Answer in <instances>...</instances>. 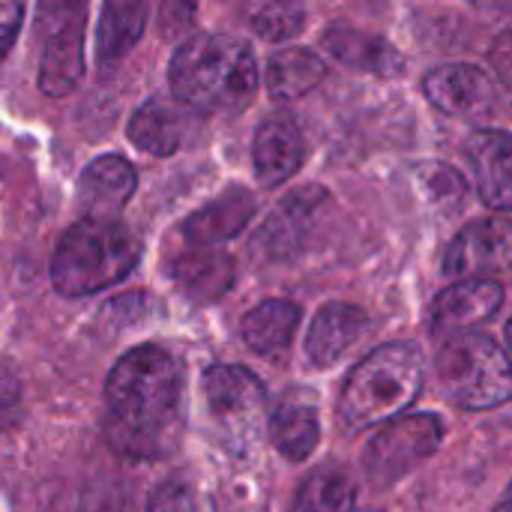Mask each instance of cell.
<instances>
[{"mask_svg": "<svg viewBox=\"0 0 512 512\" xmlns=\"http://www.w3.org/2000/svg\"><path fill=\"white\" fill-rule=\"evenodd\" d=\"M186 396L177 360L159 345L123 354L105 381L102 435L108 447L132 462L171 456L183 441Z\"/></svg>", "mask_w": 512, "mask_h": 512, "instance_id": "1", "label": "cell"}, {"mask_svg": "<svg viewBox=\"0 0 512 512\" xmlns=\"http://www.w3.org/2000/svg\"><path fill=\"white\" fill-rule=\"evenodd\" d=\"M171 93L198 114H240L258 90L249 45L228 33H198L171 57Z\"/></svg>", "mask_w": 512, "mask_h": 512, "instance_id": "2", "label": "cell"}, {"mask_svg": "<svg viewBox=\"0 0 512 512\" xmlns=\"http://www.w3.org/2000/svg\"><path fill=\"white\" fill-rule=\"evenodd\" d=\"M426 381V357L411 342L375 348L345 381L339 396V423L348 432H366L399 417L417 402Z\"/></svg>", "mask_w": 512, "mask_h": 512, "instance_id": "3", "label": "cell"}, {"mask_svg": "<svg viewBox=\"0 0 512 512\" xmlns=\"http://www.w3.org/2000/svg\"><path fill=\"white\" fill-rule=\"evenodd\" d=\"M141 258V243L117 219H78L57 243L51 282L63 297H90L123 282Z\"/></svg>", "mask_w": 512, "mask_h": 512, "instance_id": "4", "label": "cell"}, {"mask_svg": "<svg viewBox=\"0 0 512 512\" xmlns=\"http://www.w3.org/2000/svg\"><path fill=\"white\" fill-rule=\"evenodd\" d=\"M435 366L447 396L465 411H492L510 399V357L486 333H462L444 339Z\"/></svg>", "mask_w": 512, "mask_h": 512, "instance_id": "5", "label": "cell"}, {"mask_svg": "<svg viewBox=\"0 0 512 512\" xmlns=\"http://www.w3.org/2000/svg\"><path fill=\"white\" fill-rule=\"evenodd\" d=\"M204 399L219 444L234 456H249L270 417L264 384L243 366H213L204 375Z\"/></svg>", "mask_w": 512, "mask_h": 512, "instance_id": "6", "label": "cell"}, {"mask_svg": "<svg viewBox=\"0 0 512 512\" xmlns=\"http://www.w3.org/2000/svg\"><path fill=\"white\" fill-rule=\"evenodd\" d=\"M444 423L435 414H399L363 450V471L375 489H390L438 453Z\"/></svg>", "mask_w": 512, "mask_h": 512, "instance_id": "7", "label": "cell"}, {"mask_svg": "<svg viewBox=\"0 0 512 512\" xmlns=\"http://www.w3.org/2000/svg\"><path fill=\"white\" fill-rule=\"evenodd\" d=\"M36 30L42 36L39 90L69 96L84 75V0H36Z\"/></svg>", "mask_w": 512, "mask_h": 512, "instance_id": "8", "label": "cell"}, {"mask_svg": "<svg viewBox=\"0 0 512 512\" xmlns=\"http://www.w3.org/2000/svg\"><path fill=\"white\" fill-rule=\"evenodd\" d=\"M504 306V285L495 279H462L432 306V336L453 339L489 324Z\"/></svg>", "mask_w": 512, "mask_h": 512, "instance_id": "9", "label": "cell"}, {"mask_svg": "<svg viewBox=\"0 0 512 512\" xmlns=\"http://www.w3.org/2000/svg\"><path fill=\"white\" fill-rule=\"evenodd\" d=\"M423 90L435 108L453 117H483L498 102L492 75L474 63H447L426 75Z\"/></svg>", "mask_w": 512, "mask_h": 512, "instance_id": "10", "label": "cell"}, {"mask_svg": "<svg viewBox=\"0 0 512 512\" xmlns=\"http://www.w3.org/2000/svg\"><path fill=\"white\" fill-rule=\"evenodd\" d=\"M510 264V231L498 219L471 222L456 234L444 255V273L453 279H489Z\"/></svg>", "mask_w": 512, "mask_h": 512, "instance_id": "11", "label": "cell"}, {"mask_svg": "<svg viewBox=\"0 0 512 512\" xmlns=\"http://www.w3.org/2000/svg\"><path fill=\"white\" fill-rule=\"evenodd\" d=\"M324 201H327V192L318 186H306V189L288 195L285 201H279V207L267 216V222L261 225L258 237H255L258 252H264L273 261L297 255L303 249V243L309 240L315 216Z\"/></svg>", "mask_w": 512, "mask_h": 512, "instance_id": "12", "label": "cell"}, {"mask_svg": "<svg viewBox=\"0 0 512 512\" xmlns=\"http://www.w3.org/2000/svg\"><path fill=\"white\" fill-rule=\"evenodd\" d=\"M252 159H255V174L261 186L273 189L291 180L306 159V138L297 120L285 111L270 114L255 132Z\"/></svg>", "mask_w": 512, "mask_h": 512, "instance_id": "13", "label": "cell"}, {"mask_svg": "<svg viewBox=\"0 0 512 512\" xmlns=\"http://www.w3.org/2000/svg\"><path fill=\"white\" fill-rule=\"evenodd\" d=\"M138 186L135 168L123 156H99L78 177V204L87 216L117 219Z\"/></svg>", "mask_w": 512, "mask_h": 512, "instance_id": "14", "label": "cell"}, {"mask_svg": "<svg viewBox=\"0 0 512 512\" xmlns=\"http://www.w3.org/2000/svg\"><path fill=\"white\" fill-rule=\"evenodd\" d=\"M258 201L249 189H228L219 198H213L210 204H204L201 210H195L180 234L186 237L189 246H219L231 237H237L255 216Z\"/></svg>", "mask_w": 512, "mask_h": 512, "instance_id": "15", "label": "cell"}, {"mask_svg": "<svg viewBox=\"0 0 512 512\" xmlns=\"http://www.w3.org/2000/svg\"><path fill=\"white\" fill-rule=\"evenodd\" d=\"M468 156L477 174L480 198L489 210L512 207V144L504 129H483L468 141Z\"/></svg>", "mask_w": 512, "mask_h": 512, "instance_id": "16", "label": "cell"}, {"mask_svg": "<svg viewBox=\"0 0 512 512\" xmlns=\"http://www.w3.org/2000/svg\"><path fill=\"white\" fill-rule=\"evenodd\" d=\"M270 426V438L276 444V450L288 459V462H306L321 441V420H318V408L309 399V393H285L279 399V405L270 411L267 417Z\"/></svg>", "mask_w": 512, "mask_h": 512, "instance_id": "17", "label": "cell"}, {"mask_svg": "<svg viewBox=\"0 0 512 512\" xmlns=\"http://www.w3.org/2000/svg\"><path fill=\"white\" fill-rule=\"evenodd\" d=\"M366 327H369V318L363 309L348 306V303H327L315 315L309 336H306L309 360L321 369L339 363L351 351V345L366 333Z\"/></svg>", "mask_w": 512, "mask_h": 512, "instance_id": "18", "label": "cell"}, {"mask_svg": "<svg viewBox=\"0 0 512 512\" xmlns=\"http://www.w3.org/2000/svg\"><path fill=\"white\" fill-rule=\"evenodd\" d=\"M174 282L201 303L222 297L234 282V261L216 246H189L171 267Z\"/></svg>", "mask_w": 512, "mask_h": 512, "instance_id": "19", "label": "cell"}, {"mask_svg": "<svg viewBox=\"0 0 512 512\" xmlns=\"http://www.w3.org/2000/svg\"><path fill=\"white\" fill-rule=\"evenodd\" d=\"M126 135L138 150H144L150 156H171L183 144L186 117L174 102L153 96L132 114Z\"/></svg>", "mask_w": 512, "mask_h": 512, "instance_id": "20", "label": "cell"}, {"mask_svg": "<svg viewBox=\"0 0 512 512\" xmlns=\"http://www.w3.org/2000/svg\"><path fill=\"white\" fill-rule=\"evenodd\" d=\"M324 48L345 66L375 75H396L402 69V54L381 36L351 30V27H330L324 33Z\"/></svg>", "mask_w": 512, "mask_h": 512, "instance_id": "21", "label": "cell"}, {"mask_svg": "<svg viewBox=\"0 0 512 512\" xmlns=\"http://www.w3.org/2000/svg\"><path fill=\"white\" fill-rule=\"evenodd\" d=\"M297 324H300V306H294L291 300H264L243 318L240 336L255 354L273 357L291 345Z\"/></svg>", "mask_w": 512, "mask_h": 512, "instance_id": "22", "label": "cell"}, {"mask_svg": "<svg viewBox=\"0 0 512 512\" xmlns=\"http://www.w3.org/2000/svg\"><path fill=\"white\" fill-rule=\"evenodd\" d=\"M324 75L327 66L312 48H282L267 63V90L279 102H294L312 93Z\"/></svg>", "mask_w": 512, "mask_h": 512, "instance_id": "23", "label": "cell"}, {"mask_svg": "<svg viewBox=\"0 0 512 512\" xmlns=\"http://www.w3.org/2000/svg\"><path fill=\"white\" fill-rule=\"evenodd\" d=\"M147 0H105L96 30L99 63H117L147 27Z\"/></svg>", "mask_w": 512, "mask_h": 512, "instance_id": "24", "label": "cell"}, {"mask_svg": "<svg viewBox=\"0 0 512 512\" xmlns=\"http://www.w3.org/2000/svg\"><path fill=\"white\" fill-rule=\"evenodd\" d=\"M357 489L342 468H321L306 477L297 492L294 512H354Z\"/></svg>", "mask_w": 512, "mask_h": 512, "instance_id": "25", "label": "cell"}, {"mask_svg": "<svg viewBox=\"0 0 512 512\" xmlns=\"http://www.w3.org/2000/svg\"><path fill=\"white\" fill-rule=\"evenodd\" d=\"M249 24L267 42H285L306 27V12L294 0H255L249 9Z\"/></svg>", "mask_w": 512, "mask_h": 512, "instance_id": "26", "label": "cell"}, {"mask_svg": "<svg viewBox=\"0 0 512 512\" xmlns=\"http://www.w3.org/2000/svg\"><path fill=\"white\" fill-rule=\"evenodd\" d=\"M81 512H135V492L117 477H99L84 489Z\"/></svg>", "mask_w": 512, "mask_h": 512, "instance_id": "27", "label": "cell"}, {"mask_svg": "<svg viewBox=\"0 0 512 512\" xmlns=\"http://www.w3.org/2000/svg\"><path fill=\"white\" fill-rule=\"evenodd\" d=\"M198 15V0H162L159 3V33L165 39H180Z\"/></svg>", "mask_w": 512, "mask_h": 512, "instance_id": "28", "label": "cell"}, {"mask_svg": "<svg viewBox=\"0 0 512 512\" xmlns=\"http://www.w3.org/2000/svg\"><path fill=\"white\" fill-rule=\"evenodd\" d=\"M147 512H195V498L183 483H165L150 498Z\"/></svg>", "mask_w": 512, "mask_h": 512, "instance_id": "29", "label": "cell"}, {"mask_svg": "<svg viewBox=\"0 0 512 512\" xmlns=\"http://www.w3.org/2000/svg\"><path fill=\"white\" fill-rule=\"evenodd\" d=\"M24 9H27V0H0V60L9 54V48L18 39Z\"/></svg>", "mask_w": 512, "mask_h": 512, "instance_id": "30", "label": "cell"}, {"mask_svg": "<svg viewBox=\"0 0 512 512\" xmlns=\"http://www.w3.org/2000/svg\"><path fill=\"white\" fill-rule=\"evenodd\" d=\"M21 420V384L9 369H0V426H15Z\"/></svg>", "mask_w": 512, "mask_h": 512, "instance_id": "31", "label": "cell"}]
</instances>
